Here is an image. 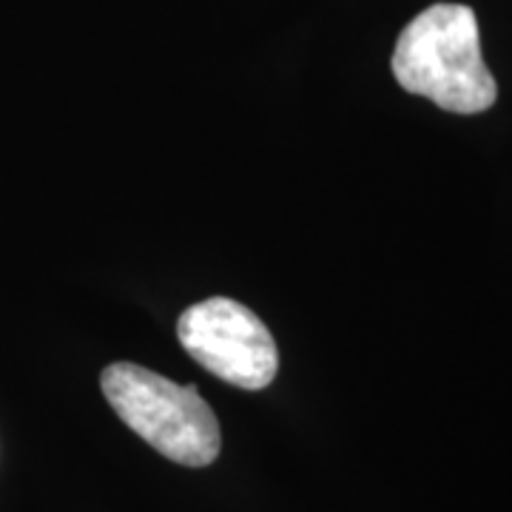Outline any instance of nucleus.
Masks as SVG:
<instances>
[{"label":"nucleus","mask_w":512,"mask_h":512,"mask_svg":"<svg viewBox=\"0 0 512 512\" xmlns=\"http://www.w3.org/2000/svg\"><path fill=\"white\" fill-rule=\"evenodd\" d=\"M390 66L404 92L421 94L444 111L478 114L498 97L481 55L476 12L461 3H436L410 20Z\"/></svg>","instance_id":"f257e3e1"},{"label":"nucleus","mask_w":512,"mask_h":512,"mask_svg":"<svg viewBox=\"0 0 512 512\" xmlns=\"http://www.w3.org/2000/svg\"><path fill=\"white\" fill-rule=\"evenodd\" d=\"M185 353L208 373L242 390H262L274 382L279 367L271 330L251 308L225 296L191 305L177 322Z\"/></svg>","instance_id":"7ed1b4c3"},{"label":"nucleus","mask_w":512,"mask_h":512,"mask_svg":"<svg viewBox=\"0 0 512 512\" xmlns=\"http://www.w3.org/2000/svg\"><path fill=\"white\" fill-rule=\"evenodd\" d=\"M100 384L114 413L157 453L185 467L217 461L220 424L194 384L171 382L131 362L106 367Z\"/></svg>","instance_id":"f03ea898"}]
</instances>
